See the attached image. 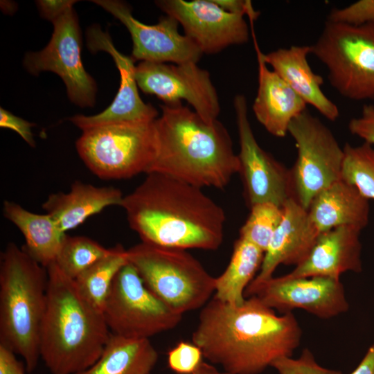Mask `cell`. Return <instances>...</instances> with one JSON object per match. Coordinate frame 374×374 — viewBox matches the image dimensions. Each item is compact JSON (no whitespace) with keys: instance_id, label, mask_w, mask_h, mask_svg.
Returning a JSON list of instances; mask_svg holds the SVG:
<instances>
[{"instance_id":"obj_33","label":"cell","mask_w":374,"mask_h":374,"mask_svg":"<svg viewBox=\"0 0 374 374\" xmlns=\"http://www.w3.org/2000/svg\"><path fill=\"white\" fill-rule=\"evenodd\" d=\"M279 374H339L340 372L320 366L308 349L303 350L298 359L283 357L274 361L271 366Z\"/></svg>"},{"instance_id":"obj_34","label":"cell","mask_w":374,"mask_h":374,"mask_svg":"<svg viewBox=\"0 0 374 374\" xmlns=\"http://www.w3.org/2000/svg\"><path fill=\"white\" fill-rule=\"evenodd\" d=\"M350 132L374 146V105H364L359 116L348 123Z\"/></svg>"},{"instance_id":"obj_11","label":"cell","mask_w":374,"mask_h":374,"mask_svg":"<svg viewBox=\"0 0 374 374\" xmlns=\"http://www.w3.org/2000/svg\"><path fill=\"white\" fill-rule=\"evenodd\" d=\"M52 23L53 32L47 46L42 51L26 53L24 65L33 75L43 71L56 73L73 103L91 107L96 103L97 86L82 62L81 30L73 7Z\"/></svg>"},{"instance_id":"obj_32","label":"cell","mask_w":374,"mask_h":374,"mask_svg":"<svg viewBox=\"0 0 374 374\" xmlns=\"http://www.w3.org/2000/svg\"><path fill=\"white\" fill-rule=\"evenodd\" d=\"M327 21L359 26L374 24V0H359L341 8H333Z\"/></svg>"},{"instance_id":"obj_21","label":"cell","mask_w":374,"mask_h":374,"mask_svg":"<svg viewBox=\"0 0 374 374\" xmlns=\"http://www.w3.org/2000/svg\"><path fill=\"white\" fill-rule=\"evenodd\" d=\"M311 53V46L294 45L263 53V59L307 105L335 121L339 116V108L323 93V78L313 71L308 60Z\"/></svg>"},{"instance_id":"obj_31","label":"cell","mask_w":374,"mask_h":374,"mask_svg":"<svg viewBox=\"0 0 374 374\" xmlns=\"http://www.w3.org/2000/svg\"><path fill=\"white\" fill-rule=\"evenodd\" d=\"M202 350L194 343L180 341L168 353V366L178 374L193 373L203 362Z\"/></svg>"},{"instance_id":"obj_8","label":"cell","mask_w":374,"mask_h":374,"mask_svg":"<svg viewBox=\"0 0 374 374\" xmlns=\"http://www.w3.org/2000/svg\"><path fill=\"white\" fill-rule=\"evenodd\" d=\"M311 48L341 96L374 99V24L355 26L326 20Z\"/></svg>"},{"instance_id":"obj_35","label":"cell","mask_w":374,"mask_h":374,"mask_svg":"<svg viewBox=\"0 0 374 374\" xmlns=\"http://www.w3.org/2000/svg\"><path fill=\"white\" fill-rule=\"evenodd\" d=\"M35 125L34 123L16 116L11 112L1 107L0 127L16 132L31 147L35 146V141L31 130L32 127Z\"/></svg>"},{"instance_id":"obj_38","label":"cell","mask_w":374,"mask_h":374,"mask_svg":"<svg viewBox=\"0 0 374 374\" xmlns=\"http://www.w3.org/2000/svg\"><path fill=\"white\" fill-rule=\"evenodd\" d=\"M16 354L0 344V374H26V366Z\"/></svg>"},{"instance_id":"obj_20","label":"cell","mask_w":374,"mask_h":374,"mask_svg":"<svg viewBox=\"0 0 374 374\" xmlns=\"http://www.w3.org/2000/svg\"><path fill=\"white\" fill-rule=\"evenodd\" d=\"M255 40L258 87L252 109L257 121L276 137L288 133L292 121L307 109L305 102L274 71L269 69Z\"/></svg>"},{"instance_id":"obj_26","label":"cell","mask_w":374,"mask_h":374,"mask_svg":"<svg viewBox=\"0 0 374 374\" xmlns=\"http://www.w3.org/2000/svg\"><path fill=\"white\" fill-rule=\"evenodd\" d=\"M264 256L262 250L239 237L228 266L215 278L214 297L233 305H242L246 299L245 290L260 270Z\"/></svg>"},{"instance_id":"obj_29","label":"cell","mask_w":374,"mask_h":374,"mask_svg":"<svg viewBox=\"0 0 374 374\" xmlns=\"http://www.w3.org/2000/svg\"><path fill=\"white\" fill-rule=\"evenodd\" d=\"M341 178L353 185L369 201L374 200V146L364 142L346 143Z\"/></svg>"},{"instance_id":"obj_27","label":"cell","mask_w":374,"mask_h":374,"mask_svg":"<svg viewBox=\"0 0 374 374\" xmlns=\"http://www.w3.org/2000/svg\"><path fill=\"white\" fill-rule=\"evenodd\" d=\"M127 262V249L121 244L112 247L109 255L95 262L74 280L80 293L91 305L103 312L114 279Z\"/></svg>"},{"instance_id":"obj_25","label":"cell","mask_w":374,"mask_h":374,"mask_svg":"<svg viewBox=\"0 0 374 374\" xmlns=\"http://www.w3.org/2000/svg\"><path fill=\"white\" fill-rule=\"evenodd\" d=\"M158 359L149 339L128 338L111 332L98 360L77 374H151Z\"/></svg>"},{"instance_id":"obj_19","label":"cell","mask_w":374,"mask_h":374,"mask_svg":"<svg viewBox=\"0 0 374 374\" xmlns=\"http://www.w3.org/2000/svg\"><path fill=\"white\" fill-rule=\"evenodd\" d=\"M361 231L351 226H339L321 233L305 259L286 275L339 278L346 271L360 272Z\"/></svg>"},{"instance_id":"obj_9","label":"cell","mask_w":374,"mask_h":374,"mask_svg":"<svg viewBox=\"0 0 374 374\" xmlns=\"http://www.w3.org/2000/svg\"><path fill=\"white\" fill-rule=\"evenodd\" d=\"M297 157L290 170L293 197L308 210L322 190L341 179L342 148L332 132L306 109L290 123Z\"/></svg>"},{"instance_id":"obj_5","label":"cell","mask_w":374,"mask_h":374,"mask_svg":"<svg viewBox=\"0 0 374 374\" xmlns=\"http://www.w3.org/2000/svg\"><path fill=\"white\" fill-rule=\"evenodd\" d=\"M47 284L46 268L23 248L8 243L0 261V344L21 356L28 373L40 359Z\"/></svg>"},{"instance_id":"obj_39","label":"cell","mask_w":374,"mask_h":374,"mask_svg":"<svg viewBox=\"0 0 374 374\" xmlns=\"http://www.w3.org/2000/svg\"><path fill=\"white\" fill-rule=\"evenodd\" d=\"M350 374H374V344L369 348L357 368Z\"/></svg>"},{"instance_id":"obj_13","label":"cell","mask_w":374,"mask_h":374,"mask_svg":"<svg viewBox=\"0 0 374 374\" xmlns=\"http://www.w3.org/2000/svg\"><path fill=\"white\" fill-rule=\"evenodd\" d=\"M135 78L143 93L157 96L164 104L184 100L206 121L217 119L220 105L217 91L208 71L197 63L141 62L136 65Z\"/></svg>"},{"instance_id":"obj_4","label":"cell","mask_w":374,"mask_h":374,"mask_svg":"<svg viewBox=\"0 0 374 374\" xmlns=\"http://www.w3.org/2000/svg\"><path fill=\"white\" fill-rule=\"evenodd\" d=\"M46 270L40 358L51 374H77L98 360L111 332L103 312L82 296L74 280L62 272L55 262Z\"/></svg>"},{"instance_id":"obj_28","label":"cell","mask_w":374,"mask_h":374,"mask_svg":"<svg viewBox=\"0 0 374 374\" xmlns=\"http://www.w3.org/2000/svg\"><path fill=\"white\" fill-rule=\"evenodd\" d=\"M111 251L112 248H105L88 237L65 234L54 262L62 272L75 280Z\"/></svg>"},{"instance_id":"obj_16","label":"cell","mask_w":374,"mask_h":374,"mask_svg":"<svg viewBox=\"0 0 374 374\" xmlns=\"http://www.w3.org/2000/svg\"><path fill=\"white\" fill-rule=\"evenodd\" d=\"M155 3L181 25L185 35L203 54H215L249 41L244 16L225 11L213 0H159Z\"/></svg>"},{"instance_id":"obj_18","label":"cell","mask_w":374,"mask_h":374,"mask_svg":"<svg viewBox=\"0 0 374 374\" xmlns=\"http://www.w3.org/2000/svg\"><path fill=\"white\" fill-rule=\"evenodd\" d=\"M283 217L276 229L259 270L250 283H260L273 276L280 265H294L303 262L315 244L320 233L311 221L308 211L294 198L284 204Z\"/></svg>"},{"instance_id":"obj_15","label":"cell","mask_w":374,"mask_h":374,"mask_svg":"<svg viewBox=\"0 0 374 374\" xmlns=\"http://www.w3.org/2000/svg\"><path fill=\"white\" fill-rule=\"evenodd\" d=\"M104 10L118 19L130 33L134 61L181 64L197 63L202 55L199 47L186 35L179 33V22L166 15L157 24L148 25L135 19L132 8L117 0H94Z\"/></svg>"},{"instance_id":"obj_24","label":"cell","mask_w":374,"mask_h":374,"mask_svg":"<svg viewBox=\"0 0 374 374\" xmlns=\"http://www.w3.org/2000/svg\"><path fill=\"white\" fill-rule=\"evenodd\" d=\"M3 215L23 234L22 248L30 257L46 268L55 262L66 233L50 215L30 212L8 200L3 203Z\"/></svg>"},{"instance_id":"obj_6","label":"cell","mask_w":374,"mask_h":374,"mask_svg":"<svg viewBox=\"0 0 374 374\" xmlns=\"http://www.w3.org/2000/svg\"><path fill=\"white\" fill-rule=\"evenodd\" d=\"M127 257L145 285L178 314L202 308L215 288V278L186 249L140 242Z\"/></svg>"},{"instance_id":"obj_3","label":"cell","mask_w":374,"mask_h":374,"mask_svg":"<svg viewBox=\"0 0 374 374\" xmlns=\"http://www.w3.org/2000/svg\"><path fill=\"white\" fill-rule=\"evenodd\" d=\"M155 157L146 174L161 173L202 188H223L238 173L231 138L217 119L207 122L181 103L160 105Z\"/></svg>"},{"instance_id":"obj_14","label":"cell","mask_w":374,"mask_h":374,"mask_svg":"<svg viewBox=\"0 0 374 374\" xmlns=\"http://www.w3.org/2000/svg\"><path fill=\"white\" fill-rule=\"evenodd\" d=\"M251 296L284 314L301 308L322 319L338 316L349 308L339 278L330 277L272 276L260 283L249 284L244 296Z\"/></svg>"},{"instance_id":"obj_37","label":"cell","mask_w":374,"mask_h":374,"mask_svg":"<svg viewBox=\"0 0 374 374\" xmlns=\"http://www.w3.org/2000/svg\"><path fill=\"white\" fill-rule=\"evenodd\" d=\"M225 11L240 15H247L250 22H253L259 16V12L256 11L251 1L243 0H213Z\"/></svg>"},{"instance_id":"obj_36","label":"cell","mask_w":374,"mask_h":374,"mask_svg":"<svg viewBox=\"0 0 374 374\" xmlns=\"http://www.w3.org/2000/svg\"><path fill=\"white\" fill-rule=\"evenodd\" d=\"M76 2L77 1L74 0H39L36 1V4L41 16L53 22L62 15L68 9L73 8Z\"/></svg>"},{"instance_id":"obj_17","label":"cell","mask_w":374,"mask_h":374,"mask_svg":"<svg viewBox=\"0 0 374 374\" xmlns=\"http://www.w3.org/2000/svg\"><path fill=\"white\" fill-rule=\"evenodd\" d=\"M89 49L92 53H109L120 73V86L111 105L102 112L92 116L78 114L69 118L82 131L99 125L132 122H152L158 117L157 110L141 98L135 78L134 60L119 52L107 32L98 25L91 26L87 31Z\"/></svg>"},{"instance_id":"obj_7","label":"cell","mask_w":374,"mask_h":374,"mask_svg":"<svg viewBox=\"0 0 374 374\" xmlns=\"http://www.w3.org/2000/svg\"><path fill=\"white\" fill-rule=\"evenodd\" d=\"M154 121L85 130L76 141L77 152L89 170L100 179H127L147 173L157 152Z\"/></svg>"},{"instance_id":"obj_40","label":"cell","mask_w":374,"mask_h":374,"mask_svg":"<svg viewBox=\"0 0 374 374\" xmlns=\"http://www.w3.org/2000/svg\"><path fill=\"white\" fill-rule=\"evenodd\" d=\"M190 374H232L231 373L224 371L220 372L215 366L202 362L198 368Z\"/></svg>"},{"instance_id":"obj_12","label":"cell","mask_w":374,"mask_h":374,"mask_svg":"<svg viewBox=\"0 0 374 374\" xmlns=\"http://www.w3.org/2000/svg\"><path fill=\"white\" fill-rule=\"evenodd\" d=\"M239 136V171L248 206L271 202L280 207L293 197L290 170L262 149L253 134L244 95L233 100Z\"/></svg>"},{"instance_id":"obj_10","label":"cell","mask_w":374,"mask_h":374,"mask_svg":"<svg viewBox=\"0 0 374 374\" xmlns=\"http://www.w3.org/2000/svg\"><path fill=\"white\" fill-rule=\"evenodd\" d=\"M103 314L112 334L134 339H149L172 330L183 316L152 293L129 262L114 279Z\"/></svg>"},{"instance_id":"obj_23","label":"cell","mask_w":374,"mask_h":374,"mask_svg":"<svg viewBox=\"0 0 374 374\" xmlns=\"http://www.w3.org/2000/svg\"><path fill=\"white\" fill-rule=\"evenodd\" d=\"M123 197L121 191L114 187H98L76 181L69 192L51 194L42 206L61 231L66 233L106 207L121 206Z\"/></svg>"},{"instance_id":"obj_1","label":"cell","mask_w":374,"mask_h":374,"mask_svg":"<svg viewBox=\"0 0 374 374\" xmlns=\"http://www.w3.org/2000/svg\"><path fill=\"white\" fill-rule=\"evenodd\" d=\"M301 334L292 312L278 316L255 296L240 305L213 296L200 311L192 341L224 371L259 374L276 359L291 357Z\"/></svg>"},{"instance_id":"obj_30","label":"cell","mask_w":374,"mask_h":374,"mask_svg":"<svg viewBox=\"0 0 374 374\" xmlns=\"http://www.w3.org/2000/svg\"><path fill=\"white\" fill-rule=\"evenodd\" d=\"M283 213V208L271 202L253 205L240 230V238L250 242L265 253L281 222Z\"/></svg>"},{"instance_id":"obj_22","label":"cell","mask_w":374,"mask_h":374,"mask_svg":"<svg viewBox=\"0 0 374 374\" xmlns=\"http://www.w3.org/2000/svg\"><path fill=\"white\" fill-rule=\"evenodd\" d=\"M307 211L320 233L339 226L362 231L369 221L368 200L342 178L319 192Z\"/></svg>"},{"instance_id":"obj_2","label":"cell","mask_w":374,"mask_h":374,"mask_svg":"<svg viewBox=\"0 0 374 374\" xmlns=\"http://www.w3.org/2000/svg\"><path fill=\"white\" fill-rule=\"evenodd\" d=\"M202 188L157 172L148 173L121 206L141 242L182 249H217L226 215Z\"/></svg>"}]
</instances>
